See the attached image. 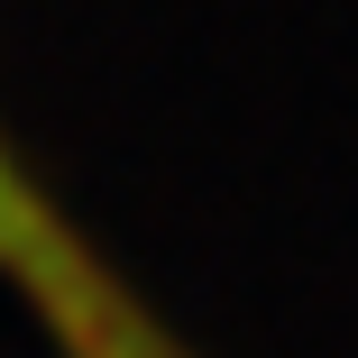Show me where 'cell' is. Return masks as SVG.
Segmentation results:
<instances>
[{"mask_svg": "<svg viewBox=\"0 0 358 358\" xmlns=\"http://www.w3.org/2000/svg\"><path fill=\"white\" fill-rule=\"evenodd\" d=\"M0 275L37 303V322L74 358H175L157 340V322L110 285L92 239H74V221L37 193V175L19 166L10 138H0Z\"/></svg>", "mask_w": 358, "mask_h": 358, "instance_id": "obj_1", "label": "cell"}]
</instances>
